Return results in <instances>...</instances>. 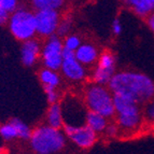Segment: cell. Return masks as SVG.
Listing matches in <instances>:
<instances>
[{
    "label": "cell",
    "mask_w": 154,
    "mask_h": 154,
    "mask_svg": "<svg viewBox=\"0 0 154 154\" xmlns=\"http://www.w3.org/2000/svg\"><path fill=\"white\" fill-rule=\"evenodd\" d=\"M153 128H154V126H153Z\"/></svg>",
    "instance_id": "4dcf8cb0"
},
{
    "label": "cell",
    "mask_w": 154,
    "mask_h": 154,
    "mask_svg": "<svg viewBox=\"0 0 154 154\" xmlns=\"http://www.w3.org/2000/svg\"><path fill=\"white\" fill-rule=\"evenodd\" d=\"M146 116L149 121L154 122V99L150 100L146 107Z\"/></svg>",
    "instance_id": "d4e9b609"
},
{
    "label": "cell",
    "mask_w": 154,
    "mask_h": 154,
    "mask_svg": "<svg viewBox=\"0 0 154 154\" xmlns=\"http://www.w3.org/2000/svg\"><path fill=\"white\" fill-rule=\"evenodd\" d=\"M149 26L151 27V29L154 32V12L152 13V15L149 17Z\"/></svg>",
    "instance_id": "f546056e"
},
{
    "label": "cell",
    "mask_w": 154,
    "mask_h": 154,
    "mask_svg": "<svg viewBox=\"0 0 154 154\" xmlns=\"http://www.w3.org/2000/svg\"><path fill=\"white\" fill-rule=\"evenodd\" d=\"M40 54V45L39 43L30 39V40H27L23 43L21 50V55H22V62L25 66L30 67L32 66L35 63L37 62V59Z\"/></svg>",
    "instance_id": "9c48e42d"
},
{
    "label": "cell",
    "mask_w": 154,
    "mask_h": 154,
    "mask_svg": "<svg viewBox=\"0 0 154 154\" xmlns=\"http://www.w3.org/2000/svg\"><path fill=\"white\" fill-rule=\"evenodd\" d=\"M40 81L44 84V86H51V88H56L59 84V78L57 73L53 70L50 69H42L39 73Z\"/></svg>",
    "instance_id": "9a60e30c"
},
{
    "label": "cell",
    "mask_w": 154,
    "mask_h": 154,
    "mask_svg": "<svg viewBox=\"0 0 154 154\" xmlns=\"http://www.w3.org/2000/svg\"><path fill=\"white\" fill-rule=\"evenodd\" d=\"M63 128L67 136L71 139L80 148H90L96 141V133L86 125L82 126H72L68 124H64Z\"/></svg>",
    "instance_id": "ba28073f"
},
{
    "label": "cell",
    "mask_w": 154,
    "mask_h": 154,
    "mask_svg": "<svg viewBox=\"0 0 154 154\" xmlns=\"http://www.w3.org/2000/svg\"><path fill=\"white\" fill-rule=\"evenodd\" d=\"M70 27H71V21H70L69 18H65L64 21H62L58 24V27H57V35H58V36L66 35V33L69 31Z\"/></svg>",
    "instance_id": "603a6c76"
},
{
    "label": "cell",
    "mask_w": 154,
    "mask_h": 154,
    "mask_svg": "<svg viewBox=\"0 0 154 154\" xmlns=\"http://www.w3.org/2000/svg\"><path fill=\"white\" fill-rule=\"evenodd\" d=\"M30 144L33 151L38 154H51L62 150L65 146L64 134L59 129L50 126L38 127L30 135Z\"/></svg>",
    "instance_id": "7a4b0ae2"
},
{
    "label": "cell",
    "mask_w": 154,
    "mask_h": 154,
    "mask_svg": "<svg viewBox=\"0 0 154 154\" xmlns=\"http://www.w3.org/2000/svg\"><path fill=\"white\" fill-rule=\"evenodd\" d=\"M36 32L41 36H53L59 24L58 13L55 10H41L35 13Z\"/></svg>",
    "instance_id": "52a82bcc"
},
{
    "label": "cell",
    "mask_w": 154,
    "mask_h": 154,
    "mask_svg": "<svg viewBox=\"0 0 154 154\" xmlns=\"http://www.w3.org/2000/svg\"><path fill=\"white\" fill-rule=\"evenodd\" d=\"M118 131H119V127H116V125H109L107 126V128H106V131L108 134L109 136H116V134H118Z\"/></svg>",
    "instance_id": "f1b7e54d"
},
{
    "label": "cell",
    "mask_w": 154,
    "mask_h": 154,
    "mask_svg": "<svg viewBox=\"0 0 154 154\" xmlns=\"http://www.w3.org/2000/svg\"><path fill=\"white\" fill-rule=\"evenodd\" d=\"M10 122L12 123V125L15 127L16 131H17L18 138H22V139H28V138H30L31 131L29 129L28 126L26 125L25 123H23V122H22L20 119H12Z\"/></svg>",
    "instance_id": "d6986e66"
},
{
    "label": "cell",
    "mask_w": 154,
    "mask_h": 154,
    "mask_svg": "<svg viewBox=\"0 0 154 154\" xmlns=\"http://www.w3.org/2000/svg\"><path fill=\"white\" fill-rule=\"evenodd\" d=\"M44 92H45L46 97H48V101H49L51 105L56 103L57 94H56V92H55L54 88H51V86H44Z\"/></svg>",
    "instance_id": "cb8c5ba5"
},
{
    "label": "cell",
    "mask_w": 154,
    "mask_h": 154,
    "mask_svg": "<svg viewBox=\"0 0 154 154\" xmlns=\"http://www.w3.org/2000/svg\"><path fill=\"white\" fill-rule=\"evenodd\" d=\"M64 5L63 0H33L32 5L38 11L41 10H55Z\"/></svg>",
    "instance_id": "2e32d148"
},
{
    "label": "cell",
    "mask_w": 154,
    "mask_h": 154,
    "mask_svg": "<svg viewBox=\"0 0 154 154\" xmlns=\"http://www.w3.org/2000/svg\"><path fill=\"white\" fill-rule=\"evenodd\" d=\"M114 110L118 113L119 126L124 131H135L141 122L140 107L133 99L122 94H113Z\"/></svg>",
    "instance_id": "3957f363"
},
{
    "label": "cell",
    "mask_w": 154,
    "mask_h": 154,
    "mask_svg": "<svg viewBox=\"0 0 154 154\" xmlns=\"http://www.w3.org/2000/svg\"><path fill=\"white\" fill-rule=\"evenodd\" d=\"M63 48L64 45H63L60 39L56 35L50 37L49 41L44 44L41 53L42 60H43V64L46 67V69L55 71L62 67Z\"/></svg>",
    "instance_id": "8992f818"
},
{
    "label": "cell",
    "mask_w": 154,
    "mask_h": 154,
    "mask_svg": "<svg viewBox=\"0 0 154 154\" xmlns=\"http://www.w3.org/2000/svg\"><path fill=\"white\" fill-rule=\"evenodd\" d=\"M85 125L88 126L94 133H100L107 128V119L98 113L88 110L85 116Z\"/></svg>",
    "instance_id": "7c38bea8"
},
{
    "label": "cell",
    "mask_w": 154,
    "mask_h": 154,
    "mask_svg": "<svg viewBox=\"0 0 154 154\" xmlns=\"http://www.w3.org/2000/svg\"><path fill=\"white\" fill-rule=\"evenodd\" d=\"M114 75V71H110V70L101 69L99 67H97L94 72V81L97 83L98 85L101 84H107L110 82V80Z\"/></svg>",
    "instance_id": "ac0fdd59"
},
{
    "label": "cell",
    "mask_w": 154,
    "mask_h": 154,
    "mask_svg": "<svg viewBox=\"0 0 154 154\" xmlns=\"http://www.w3.org/2000/svg\"><path fill=\"white\" fill-rule=\"evenodd\" d=\"M2 154H5V153H2Z\"/></svg>",
    "instance_id": "1f68e13d"
},
{
    "label": "cell",
    "mask_w": 154,
    "mask_h": 154,
    "mask_svg": "<svg viewBox=\"0 0 154 154\" xmlns=\"http://www.w3.org/2000/svg\"><path fill=\"white\" fill-rule=\"evenodd\" d=\"M113 94H122L138 105L150 101L154 97V82L148 75L134 71L116 73L109 82Z\"/></svg>",
    "instance_id": "6da1fadb"
},
{
    "label": "cell",
    "mask_w": 154,
    "mask_h": 154,
    "mask_svg": "<svg viewBox=\"0 0 154 154\" xmlns=\"http://www.w3.org/2000/svg\"><path fill=\"white\" fill-rule=\"evenodd\" d=\"M85 103L90 111L98 113L105 118H111L116 113L113 96L103 85H91L85 93Z\"/></svg>",
    "instance_id": "277c9868"
},
{
    "label": "cell",
    "mask_w": 154,
    "mask_h": 154,
    "mask_svg": "<svg viewBox=\"0 0 154 154\" xmlns=\"http://www.w3.org/2000/svg\"><path fill=\"white\" fill-rule=\"evenodd\" d=\"M114 65H116V58H114L112 53H110V52H103V54L100 55L99 62H98V67L99 68L110 70V71H114Z\"/></svg>",
    "instance_id": "e0dca14e"
},
{
    "label": "cell",
    "mask_w": 154,
    "mask_h": 154,
    "mask_svg": "<svg viewBox=\"0 0 154 154\" xmlns=\"http://www.w3.org/2000/svg\"><path fill=\"white\" fill-rule=\"evenodd\" d=\"M112 30H113V32L116 33V35H120V33H121L122 26H121V23H120V21H119V18H116V20L113 21Z\"/></svg>",
    "instance_id": "4316f807"
},
{
    "label": "cell",
    "mask_w": 154,
    "mask_h": 154,
    "mask_svg": "<svg viewBox=\"0 0 154 154\" xmlns=\"http://www.w3.org/2000/svg\"><path fill=\"white\" fill-rule=\"evenodd\" d=\"M97 50L92 44H83L75 50V59L80 64L90 65L97 59Z\"/></svg>",
    "instance_id": "8fae6325"
},
{
    "label": "cell",
    "mask_w": 154,
    "mask_h": 154,
    "mask_svg": "<svg viewBox=\"0 0 154 154\" xmlns=\"http://www.w3.org/2000/svg\"><path fill=\"white\" fill-rule=\"evenodd\" d=\"M60 68H62V71L64 72V75L70 80H81L85 75L84 68L77 59L63 60Z\"/></svg>",
    "instance_id": "30bf717a"
},
{
    "label": "cell",
    "mask_w": 154,
    "mask_h": 154,
    "mask_svg": "<svg viewBox=\"0 0 154 154\" xmlns=\"http://www.w3.org/2000/svg\"><path fill=\"white\" fill-rule=\"evenodd\" d=\"M0 5L8 14L14 13L17 10V1L16 0H0Z\"/></svg>",
    "instance_id": "7402d4cb"
},
{
    "label": "cell",
    "mask_w": 154,
    "mask_h": 154,
    "mask_svg": "<svg viewBox=\"0 0 154 154\" xmlns=\"http://www.w3.org/2000/svg\"><path fill=\"white\" fill-rule=\"evenodd\" d=\"M9 21V14L2 9L0 5V25H3Z\"/></svg>",
    "instance_id": "83f0119b"
},
{
    "label": "cell",
    "mask_w": 154,
    "mask_h": 154,
    "mask_svg": "<svg viewBox=\"0 0 154 154\" xmlns=\"http://www.w3.org/2000/svg\"><path fill=\"white\" fill-rule=\"evenodd\" d=\"M9 27L17 40L24 42L30 40L36 33L35 13L26 9H17L9 18Z\"/></svg>",
    "instance_id": "5b68a950"
},
{
    "label": "cell",
    "mask_w": 154,
    "mask_h": 154,
    "mask_svg": "<svg viewBox=\"0 0 154 154\" xmlns=\"http://www.w3.org/2000/svg\"><path fill=\"white\" fill-rule=\"evenodd\" d=\"M64 48L68 50H71V51H75L80 46V39L77 36H69L67 37L66 40H65V43L63 44Z\"/></svg>",
    "instance_id": "44dd1931"
},
{
    "label": "cell",
    "mask_w": 154,
    "mask_h": 154,
    "mask_svg": "<svg viewBox=\"0 0 154 154\" xmlns=\"http://www.w3.org/2000/svg\"><path fill=\"white\" fill-rule=\"evenodd\" d=\"M127 3L140 16H146L154 11V0H129Z\"/></svg>",
    "instance_id": "5bb4252c"
},
{
    "label": "cell",
    "mask_w": 154,
    "mask_h": 154,
    "mask_svg": "<svg viewBox=\"0 0 154 154\" xmlns=\"http://www.w3.org/2000/svg\"><path fill=\"white\" fill-rule=\"evenodd\" d=\"M62 57L63 60H68V59H75V52L68 50L66 48H63L62 52Z\"/></svg>",
    "instance_id": "484cf974"
},
{
    "label": "cell",
    "mask_w": 154,
    "mask_h": 154,
    "mask_svg": "<svg viewBox=\"0 0 154 154\" xmlns=\"http://www.w3.org/2000/svg\"><path fill=\"white\" fill-rule=\"evenodd\" d=\"M0 136L5 140H12L14 138H18L17 131L11 122L0 125Z\"/></svg>",
    "instance_id": "ffe728a7"
},
{
    "label": "cell",
    "mask_w": 154,
    "mask_h": 154,
    "mask_svg": "<svg viewBox=\"0 0 154 154\" xmlns=\"http://www.w3.org/2000/svg\"><path fill=\"white\" fill-rule=\"evenodd\" d=\"M48 122H49V126L52 128H62L64 125L62 106L58 105L57 103L50 106L49 110H48Z\"/></svg>",
    "instance_id": "4fadbf2b"
}]
</instances>
